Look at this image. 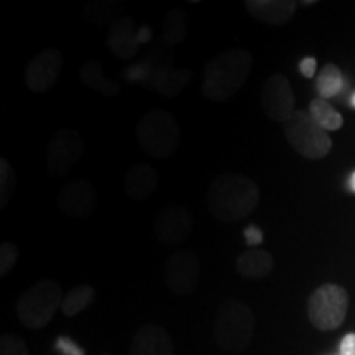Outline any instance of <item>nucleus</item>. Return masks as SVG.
<instances>
[{
  "mask_svg": "<svg viewBox=\"0 0 355 355\" xmlns=\"http://www.w3.org/2000/svg\"><path fill=\"white\" fill-rule=\"evenodd\" d=\"M206 199L211 216L216 220L234 224L257 209L260 191L252 178L239 173H224L214 178Z\"/></svg>",
  "mask_w": 355,
  "mask_h": 355,
  "instance_id": "nucleus-1",
  "label": "nucleus"
},
{
  "mask_svg": "<svg viewBox=\"0 0 355 355\" xmlns=\"http://www.w3.org/2000/svg\"><path fill=\"white\" fill-rule=\"evenodd\" d=\"M252 66L254 58L243 48H230L214 56L204 66V97L212 102L229 101L245 86Z\"/></svg>",
  "mask_w": 355,
  "mask_h": 355,
  "instance_id": "nucleus-2",
  "label": "nucleus"
},
{
  "mask_svg": "<svg viewBox=\"0 0 355 355\" xmlns=\"http://www.w3.org/2000/svg\"><path fill=\"white\" fill-rule=\"evenodd\" d=\"M255 336V314L242 301H225L217 309L214 339L222 350L243 352Z\"/></svg>",
  "mask_w": 355,
  "mask_h": 355,
  "instance_id": "nucleus-3",
  "label": "nucleus"
},
{
  "mask_svg": "<svg viewBox=\"0 0 355 355\" xmlns=\"http://www.w3.org/2000/svg\"><path fill=\"white\" fill-rule=\"evenodd\" d=\"M180 125L168 110H148L137 125V140L140 148L152 158H170L180 146Z\"/></svg>",
  "mask_w": 355,
  "mask_h": 355,
  "instance_id": "nucleus-4",
  "label": "nucleus"
},
{
  "mask_svg": "<svg viewBox=\"0 0 355 355\" xmlns=\"http://www.w3.org/2000/svg\"><path fill=\"white\" fill-rule=\"evenodd\" d=\"M63 290L53 279H40L17 301V318L26 329H42L63 304Z\"/></svg>",
  "mask_w": 355,
  "mask_h": 355,
  "instance_id": "nucleus-5",
  "label": "nucleus"
},
{
  "mask_svg": "<svg viewBox=\"0 0 355 355\" xmlns=\"http://www.w3.org/2000/svg\"><path fill=\"white\" fill-rule=\"evenodd\" d=\"M285 135L293 150L308 159H321L332 148L331 137L306 110H296L291 115L285 123Z\"/></svg>",
  "mask_w": 355,
  "mask_h": 355,
  "instance_id": "nucleus-6",
  "label": "nucleus"
},
{
  "mask_svg": "<svg viewBox=\"0 0 355 355\" xmlns=\"http://www.w3.org/2000/svg\"><path fill=\"white\" fill-rule=\"evenodd\" d=\"M347 311V291L336 283H326L309 296L308 316L311 324L319 331H334L343 326Z\"/></svg>",
  "mask_w": 355,
  "mask_h": 355,
  "instance_id": "nucleus-7",
  "label": "nucleus"
},
{
  "mask_svg": "<svg viewBox=\"0 0 355 355\" xmlns=\"http://www.w3.org/2000/svg\"><path fill=\"white\" fill-rule=\"evenodd\" d=\"M86 141L76 128L63 127L53 133L46 146V165L51 176L63 178L73 171L83 158Z\"/></svg>",
  "mask_w": 355,
  "mask_h": 355,
  "instance_id": "nucleus-8",
  "label": "nucleus"
},
{
  "mask_svg": "<svg viewBox=\"0 0 355 355\" xmlns=\"http://www.w3.org/2000/svg\"><path fill=\"white\" fill-rule=\"evenodd\" d=\"M296 99L290 81L283 74H273L261 87V107L266 119L275 123H285L296 112Z\"/></svg>",
  "mask_w": 355,
  "mask_h": 355,
  "instance_id": "nucleus-9",
  "label": "nucleus"
},
{
  "mask_svg": "<svg viewBox=\"0 0 355 355\" xmlns=\"http://www.w3.org/2000/svg\"><path fill=\"white\" fill-rule=\"evenodd\" d=\"M201 265L198 257L189 250H178L168 257L165 263V283L178 296H189L199 282Z\"/></svg>",
  "mask_w": 355,
  "mask_h": 355,
  "instance_id": "nucleus-10",
  "label": "nucleus"
},
{
  "mask_svg": "<svg viewBox=\"0 0 355 355\" xmlns=\"http://www.w3.org/2000/svg\"><path fill=\"white\" fill-rule=\"evenodd\" d=\"M97 189L87 180H76L64 184L56 196V206L63 214L73 219H83L96 211Z\"/></svg>",
  "mask_w": 355,
  "mask_h": 355,
  "instance_id": "nucleus-11",
  "label": "nucleus"
},
{
  "mask_svg": "<svg viewBox=\"0 0 355 355\" xmlns=\"http://www.w3.org/2000/svg\"><path fill=\"white\" fill-rule=\"evenodd\" d=\"M63 53L58 48H44L30 61L25 71V84L33 92H46L55 86L63 69Z\"/></svg>",
  "mask_w": 355,
  "mask_h": 355,
  "instance_id": "nucleus-12",
  "label": "nucleus"
},
{
  "mask_svg": "<svg viewBox=\"0 0 355 355\" xmlns=\"http://www.w3.org/2000/svg\"><path fill=\"white\" fill-rule=\"evenodd\" d=\"M193 232V216L180 204H173L159 212L155 222V235L163 245L183 243Z\"/></svg>",
  "mask_w": 355,
  "mask_h": 355,
  "instance_id": "nucleus-13",
  "label": "nucleus"
},
{
  "mask_svg": "<svg viewBox=\"0 0 355 355\" xmlns=\"http://www.w3.org/2000/svg\"><path fill=\"white\" fill-rule=\"evenodd\" d=\"M105 43L119 60H132L139 53L141 44L139 40V30H137L132 17H115L112 24L109 25Z\"/></svg>",
  "mask_w": 355,
  "mask_h": 355,
  "instance_id": "nucleus-14",
  "label": "nucleus"
},
{
  "mask_svg": "<svg viewBox=\"0 0 355 355\" xmlns=\"http://www.w3.org/2000/svg\"><path fill=\"white\" fill-rule=\"evenodd\" d=\"M130 355H175L171 337L158 324H146L133 336Z\"/></svg>",
  "mask_w": 355,
  "mask_h": 355,
  "instance_id": "nucleus-15",
  "label": "nucleus"
},
{
  "mask_svg": "<svg viewBox=\"0 0 355 355\" xmlns=\"http://www.w3.org/2000/svg\"><path fill=\"white\" fill-rule=\"evenodd\" d=\"M298 3L291 0H247V12L266 25L282 26L290 24Z\"/></svg>",
  "mask_w": 355,
  "mask_h": 355,
  "instance_id": "nucleus-16",
  "label": "nucleus"
},
{
  "mask_svg": "<svg viewBox=\"0 0 355 355\" xmlns=\"http://www.w3.org/2000/svg\"><path fill=\"white\" fill-rule=\"evenodd\" d=\"M159 176L157 170L148 163H135L128 168L123 180L127 196L133 201H144L150 198L157 189Z\"/></svg>",
  "mask_w": 355,
  "mask_h": 355,
  "instance_id": "nucleus-17",
  "label": "nucleus"
},
{
  "mask_svg": "<svg viewBox=\"0 0 355 355\" xmlns=\"http://www.w3.org/2000/svg\"><path fill=\"white\" fill-rule=\"evenodd\" d=\"M235 268H237L239 275L248 279H261L273 272L275 259L270 252L263 250V248H248L237 257Z\"/></svg>",
  "mask_w": 355,
  "mask_h": 355,
  "instance_id": "nucleus-18",
  "label": "nucleus"
},
{
  "mask_svg": "<svg viewBox=\"0 0 355 355\" xmlns=\"http://www.w3.org/2000/svg\"><path fill=\"white\" fill-rule=\"evenodd\" d=\"M193 79L191 69H175L166 66L162 68L153 78V89L166 99H175Z\"/></svg>",
  "mask_w": 355,
  "mask_h": 355,
  "instance_id": "nucleus-19",
  "label": "nucleus"
},
{
  "mask_svg": "<svg viewBox=\"0 0 355 355\" xmlns=\"http://www.w3.org/2000/svg\"><path fill=\"white\" fill-rule=\"evenodd\" d=\"M79 78L86 84L89 89L99 92L104 97H115L121 94V86L112 79H107L104 76V71H102L101 61L97 60H89L81 66L79 71Z\"/></svg>",
  "mask_w": 355,
  "mask_h": 355,
  "instance_id": "nucleus-20",
  "label": "nucleus"
},
{
  "mask_svg": "<svg viewBox=\"0 0 355 355\" xmlns=\"http://www.w3.org/2000/svg\"><path fill=\"white\" fill-rule=\"evenodd\" d=\"M189 21L188 13L183 8H173L166 13L165 21H163V40L170 46H178L188 37Z\"/></svg>",
  "mask_w": 355,
  "mask_h": 355,
  "instance_id": "nucleus-21",
  "label": "nucleus"
},
{
  "mask_svg": "<svg viewBox=\"0 0 355 355\" xmlns=\"http://www.w3.org/2000/svg\"><path fill=\"white\" fill-rule=\"evenodd\" d=\"M308 112L314 119V122L326 132H336L344 125L343 115L337 112L329 102L321 99V97L311 101Z\"/></svg>",
  "mask_w": 355,
  "mask_h": 355,
  "instance_id": "nucleus-22",
  "label": "nucleus"
},
{
  "mask_svg": "<svg viewBox=\"0 0 355 355\" xmlns=\"http://www.w3.org/2000/svg\"><path fill=\"white\" fill-rule=\"evenodd\" d=\"M96 298V290L91 285H79L64 296L61 311L66 318H74L91 306Z\"/></svg>",
  "mask_w": 355,
  "mask_h": 355,
  "instance_id": "nucleus-23",
  "label": "nucleus"
},
{
  "mask_svg": "<svg viewBox=\"0 0 355 355\" xmlns=\"http://www.w3.org/2000/svg\"><path fill=\"white\" fill-rule=\"evenodd\" d=\"M343 73L336 64H326L316 79V89L321 99L327 101L336 97L343 89Z\"/></svg>",
  "mask_w": 355,
  "mask_h": 355,
  "instance_id": "nucleus-24",
  "label": "nucleus"
},
{
  "mask_svg": "<svg viewBox=\"0 0 355 355\" xmlns=\"http://www.w3.org/2000/svg\"><path fill=\"white\" fill-rule=\"evenodd\" d=\"M17 176L8 159L0 158V207H7L15 193Z\"/></svg>",
  "mask_w": 355,
  "mask_h": 355,
  "instance_id": "nucleus-25",
  "label": "nucleus"
},
{
  "mask_svg": "<svg viewBox=\"0 0 355 355\" xmlns=\"http://www.w3.org/2000/svg\"><path fill=\"white\" fill-rule=\"evenodd\" d=\"M115 13V3L114 2H92L84 8V20L87 24L99 25L105 24L109 19H112Z\"/></svg>",
  "mask_w": 355,
  "mask_h": 355,
  "instance_id": "nucleus-26",
  "label": "nucleus"
},
{
  "mask_svg": "<svg viewBox=\"0 0 355 355\" xmlns=\"http://www.w3.org/2000/svg\"><path fill=\"white\" fill-rule=\"evenodd\" d=\"M20 259V248L13 242H3L0 245V277L6 278Z\"/></svg>",
  "mask_w": 355,
  "mask_h": 355,
  "instance_id": "nucleus-27",
  "label": "nucleus"
},
{
  "mask_svg": "<svg viewBox=\"0 0 355 355\" xmlns=\"http://www.w3.org/2000/svg\"><path fill=\"white\" fill-rule=\"evenodd\" d=\"M0 355H28V349L19 336L3 334L0 337Z\"/></svg>",
  "mask_w": 355,
  "mask_h": 355,
  "instance_id": "nucleus-28",
  "label": "nucleus"
},
{
  "mask_svg": "<svg viewBox=\"0 0 355 355\" xmlns=\"http://www.w3.org/2000/svg\"><path fill=\"white\" fill-rule=\"evenodd\" d=\"M55 347L58 352L63 354V355H86L84 354V350L79 347L74 340H71L69 337H66V336L58 337L56 343H55Z\"/></svg>",
  "mask_w": 355,
  "mask_h": 355,
  "instance_id": "nucleus-29",
  "label": "nucleus"
},
{
  "mask_svg": "<svg viewBox=\"0 0 355 355\" xmlns=\"http://www.w3.org/2000/svg\"><path fill=\"white\" fill-rule=\"evenodd\" d=\"M243 237H245L247 245H250L252 248H259L260 243L263 242V234H261V230L254 224L247 225L245 230H243Z\"/></svg>",
  "mask_w": 355,
  "mask_h": 355,
  "instance_id": "nucleus-30",
  "label": "nucleus"
},
{
  "mask_svg": "<svg viewBox=\"0 0 355 355\" xmlns=\"http://www.w3.org/2000/svg\"><path fill=\"white\" fill-rule=\"evenodd\" d=\"M339 355H355V334L354 332L345 334L344 339L340 340Z\"/></svg>",
  "mask_w": 355,
  "mask_h": 355,
  "instance_id": "nucleus-31",
  "label": "nucleus"
},
{
  "mask_svg": "<svg viewBox=\"0 0 355 355\" xmlns=\"http://www.w3.org/2000/svg\"><path fill=\"white\" fill-rule=\"evenodd\" d=\"M300 71L304 78H308V79L313 78L314 73H316V60L311 56L304 58V60L300 63Z\"/></svg>",
  "mask_w": 355,
  "mask_h": 355,
  "instance_id": "nucleus-32",
  "label": "nucleus"
},
{
  "mask_svg": "<svg viewBox=\"0 0 355 355\" xmlns=\"http://www.w3.org/2000/svg\"><path fill=\"white\" fill-rule=\"evenodd\" d=\"M150 38H152V32H150L148 26H141V28L139 30V40H140V43L148 42Z\"/></svg>",
  "mask_w": 355,
  "mask_h": 355,
  "instance_id": "nucleus-33",
  "label": "nucleus"
},
{
  "mask_svg": "<svg viewBox=\"0 0 355 355\" xmlns=\"http://www.w3.org/2000/svg\"><path fill=\"white\" fill-rule=\"evenodd\" d=\"M350 184H352V189L355 191V173L352 175V180H350Z\"/></svg>",
  "mask_w": 355,
  "mask_h": 355,
  "instance_id": "nucleus-34",
  "label": "nucleus"
},
{
  "mask_svg": "<svg viewBox=\"0 0 355 355\" xmlns=\"http://www.w3.org/2000/svg\"><path fill=\"white\" fill-rule=\"evenodd\" d=\"M350 105H352V107H355V94L352 96V99H350Z\"/></svg>",
  "mask_w": 355,
  "mask_h": 355,
  "instance_id": "nucleus-35",
  "label": "nucleus"
},
{
  "mask_svg": "<svg viewBox=\"0 0 355 355\" xmlns=\"http://www.w3.org/2000/svg\"><path fill=\"white\" fill-rule=\"evenodd\" d=\"M102 355H112V354H102Z\"/></svg>",
  "mask_w": 355,
  "mask_h": 355,
  "instance_id": "nucleus-36",
  "label": "nucleus"
}]
</instances>
